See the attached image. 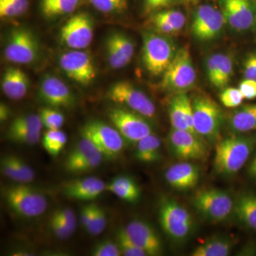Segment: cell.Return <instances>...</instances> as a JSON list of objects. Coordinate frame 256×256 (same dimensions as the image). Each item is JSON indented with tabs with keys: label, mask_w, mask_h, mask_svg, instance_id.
<instances>
[{
	"label": "cell",
	"mask_w": 256,
	"mask_h": 256,
	"mask_svg": "<svg viewBox=\"0 0 256 256\" xmlns=\"http://www.w3.org/2000/svg\"><path fill=\"white\" fill-rule=\"evenodd\" d=\"M256 144V138L233 136L224 138L216 144L214 168L220 174H236L248 160Z\"/></svg>",
	"instance_id": "1"
},
{
	"label": "cell",
	"mask_w": 256,
	"mask_h": 256,
	"mask_svg": "<svg viewBox=\"0 0 256 256\" xmlns=\"http://www.w3.org/2000/svg\"><path fill=\"white\" fill-rule=\"evenodd\" d=\"M176 52L173 42L161 34L146 32L143 34L142 62L153 76L164 73Z\"/></svg>",
	"instance_id": "2"
},
{
	"label": "cell",
	"mask_w": 256,
	"mask_h": 256,
	"mask_svg": "<svg viewBox=\"0 0 256 256\" xmlns=\"http://www.w3.org/2000/svg\"><path fill=\"white\" fill-rule=\"evenodd\" d=\"M4 198L10 210L24 218L40 216L48 206L44 195L26 184L8 186L4 190Z\"/></svg>",
	"instance_id": "3"
},
{
	"label": "cell",
	"mask_w": 256,
	"mask_h": 256,
	"mask_svg": "<svg viewBox=\"0 0 256 256\" xmlns=\"http://www.w3.org/2000/svg\"><path fill=\"white\" fill-rule=\"evenodd\" d=\"M192 102L195 131L198 136L208 140H216L223 121L220 106L205 94L195 96Z\"/></svg>",
	"instance_id": "4"
},
{
	"label": "cell",
	"mask_w": 256,
	"mask_h": 256,
	"mask_svg": "<svg viewBox=\"0 0 256 256\" xmlns=\"http://www.w3.org/2000/svg\"><path fill=\"white\" fill-rule=\"evenodd\" d=\"M196 80V73L188 47L176 52L174 58L163 74L162 87L168 90L182 92L192 88Z\"/></svg>",
	"instance_id": "5"
},
{
	"label": "cell",
	"mask_w": 256,
	"mask_h": 256,
	"mask_svg": "<svg viewBox=\"0 0 256 256\" xmlns=\"http://www.w3.org/2000/svg\"><path fill=\"white\" fill-rule=\"evenodd\" d=\"M159 218L163 230L173 240H184L193 228L194 220L191 214L182 205L171 198L162 202Z\"/></svg>",
	"instance_id": "6"
},
{
	"label": "cell",
	"mask_w": 256,
	"mask_h": 256,
	"mask_svg": "<svg viewBox=\"0 0 256 256\" xmlns=\"http://www.w3.org/2000/svg\"><path fill=\"white\" fill-rule=\"evenodd\" d=\"M82 138L88 140L108 159H114L124 150V139L116 128L101 121L92 120L84 124Z\"/></svg>",
	"instance_id": "7"
},
{
	"label": "cell",
	"mask_w": 256,
	"mask_h": 256,
	"mask_svg": "<svg viewBox=\"0 0 256 256\" xmlns=\"http://www.w3.org/2000/svg\"><path fill=\"white\" fill-rule=\"evenodd\" d=\"M192 204L204 218L212 222H220L233 212L234 202L223 190L206 188L195 194Z\"/></svg>",
	"instance_id": "8"
},
{
	"label": "cell",
	"mask_w": 256,
	"mask_h": 256,
	"mask_svg": "<svg viewBox=\"0 0 256 256\" xmlns=\"http://www.w3.org/2000/svg\"><path fill=\"white\" fill-rule=\"evenodd\" d=\"M107 96L112 102L124 106L143 117L152 118L156 116V108L152 100L130 82H116L109 89Z\"/></svg>",
	"instance_id": "9"
},
{
	"label": "cell",
	"mask_w": 256,
	"mask_h": 256,
	"mask_svg": "<svg viewBox=\"0 0 256 256\" xmlns=\"http://www.w3.org/2000/svg\"><path fill=\"white\" fill-rule=\"evenodd\" d=\"M4 56L9 62L28 64L36 60L40 46L34 35L24 28H14L10 32L4 47Z\"/></svg>",
	"instance_id": "10"
},
{
	"label": "cell",
	"mask_w": 256,
	"mask_h": 256,
	"mask_svg": "<svg viewBox=\"0 0 256 256\" xmlns=\"http://www.w3.org/2000/svg\"><path fill=\"white\" fill-rule=\"evenodd\" d=\"M108 118L114 127L128 142L137 143L152 133V129L143 116L126 108H112Z\"/></svg>",
	"instance_id": "11"
},
{
	"label": "cell",
	"mask_w": 256,
	"mask_h": 256,
	"mask_svg": "<svg viewBox=\"0 0 256 256\" xmlns=\"http://www.w3.org/2000/svg\"><path fill=\"white\" fill-rule=\"evenodd\" d=\"M170 149L180 161H203L208 156V148L201 136L184 130H171Z\"/></svg>",
	"instance_id": "12"
},
{
	"label": "cell",
	"mask_w": 256,
	"mask_h": 256,
	"mask_svg": "<svg viewBox=\"0 0 256 256\" xmlns=\"http://www.w3.org/2000/svg\"><path fill=\"white\" fill-rule=\"evenodd\" d=\"M94 23L86 13L69 18L60 30V41L69 48L82 50L90 46L94 38Z\"/></svg>",
	"instance_id": "13"
},
{
	"label": "cell",
	"mask_w": 256,
	"mask_h": 256,
	"mask_svg": "<svg viewBox=\"0 0 256 256\" xmlns=\"http://www.w3.org/2000/svg\"><path fill=\"white\" fill-rule=\"evenodd\" d=\"M225 23L222 12L210 4L201 5L194 14L192 33L198 41H210L220 34Z\"/></svg>",
	"instance_id": "14"
},
{
	"label": "cell",
	"mask_w": 256,
	"mask_h": 256,
	"mask_svg": "<svg viewBox=\"0 0 256 256\" xmlns=\"http://www.w3.org/2000/svg\"><path fill=\"white\" fill-rule=\"evenodd\" d=\"M60 66L69 78L77 84L88 86L96 77L92 56L82 50H72L60 56Z\"/></svg>",
	"instance_id": "15"
},
{
	"label": "cell",
	"mask_w": 256,
	"mask_h": 256,
	"mask_svg": "<svg viewBox=\"0 0 256 256\" xmlns=\"http://www.w3.org/2000/svg\"><path fill=\"white\" fill-rule=\"evenodd\" d=\"M102 153L88 140L82 138L69 152L64 163L65 169L74 174L92 171L102 162Z\"/></svg>",
	"instance_id": "16"
},
{
	"label": "cell",
	"mask_w": 256,
	"mask_h": 256,
	"mask_svg": "<svg viewBox=\"0 0 256 256\" xmlns=\"http://www.w3.org/2000/svg\"><path fill=\"white\" fill-rule=\"evenodd\" d=\"M226 22L236 32H244L256 22V8L252 0H220Z\"/></svg>",
	"instance_id": "17"
},
{
	"label": "cell",
	"mask_w": 256,
	"mask_h": 256,
	"mask_svg": "<svg viewBox=\"0 0 256 256\" xmlns=\"http://www.w3.org/2000/svg\"><path fill=\"white\" fill-rule=\"evenodd\" d=\"M130 238L146 256H161L163 252L162 244L156 230L149 224L142 220H134L124 227Z\"/></svg>",
	"instance_id": "18"
},
{
	"label": "cell",
	"mask_w": 256,
	"mask_h": 256,
	"mask_svg": "<svg viewBox=\"0 0 256 256\" xmlns=\"http://www.w3.org/2000/svg\"><path fill=\"white\" fill-rule=\"evenodd\" d=\"M40 96L44 102L53 108H69L74 104V96L68 86L57 77L47 75L40 88Z\"/></svg>",
	"instance_id": "19"
},
{
	"label": "cell",
	"mask_w": 256,
	"mask_h": 256,
	"mask_svg": "<svg viewBox=\"0 0 256 256\" xmlns=\"http://www.w3.org/2000/svg\"><path fill=\"white\" fill-rule=\"evenodd\" d=\"M164 176L170 186L178 191H186L196 186L200 180V172L196 165L182 161L170 166Z\"/></svg>",
	"instance_id": "20"
},
{
	"label": "cell",
	"mask_w": 256,
	"mask_h": 256,
	"mask_svg": "<svg viewBox=\"0 0 256 256\" xmlns=\"http://www.w3.org/2000/svg\"><path fill=\"white\" fill-rule=\"evenodd\" d=\"M106 190V184L95 176L78 178L64 185V194L70 198L80 201H92Z\"/></svg>",
	"instance_id": "21"
},
{
	"label": "cell",
	"mask_w": 256,
	"mask_h": 256,
	"mask_svg": "<svg viewBox=\"0 0 256 256\" xmlns=\"http://www.w3.org/2000/svg\"><path fill=\"white\" fill-rule=\"evenodd\" d=\"M30 80L22 70L11 67L5 70L2 88L5 95L13 100H20L28 94Z\"/></svg>",
	"instance_id": "22"
},
{
	"label": "cell",
	"mask_w": 256,
	"mask_h": 256,
	"mask_svg": "<svg viewBox=\"0 0 256 256\" xmlns=\"http://www.w3.org/2000/svg\"><path fill=\"white\" fill-rule=\"evenodd\" d=\"M2 174L16 183L32 182L35 178L33 169L20 156H6L1 160Z\"/></svg>",
	"instance_id": "23"
},
{
	"label": "cell",
	"mask_w": 256,
	"mask_h": 256,
	"mask_svg": "<svg viewBox=\"0 0 256 256\" xmlns=\"http://www.w3.org/2000/svg\"><path fill=\"white\" fill-rule=\"evenodd\" d=\"M229 126L236 132H252L256 130V104L239 106L230 114Z\"/></svg>",
	"instance_id": "24"
},
{
	"label": "cell",
	"mask_w": 256,
	"mask_h": 256,
	"mask_svg": "<svg viewBox=\"0 0 256 256\" xmlns=\"http://www.w3.org/2000/svg\"><path fill=\"white\" fill-rule=\"evenodd\" d=\"M106 191L130 203L137 202L141 193L138 184L132 178L124 176H118L106 184Z\"/></svg>",
	"instance_id": "25"
},
{
	"label": "cell",
	"mask_w": 256,
	"mask_h": 256,
	"mask_svg": "<svg viewBox=\"0 0 256 256\" xmlns=\"http://www.w3.org/2000/svg\"><path fill=\"white\" fill-rule=\"evenodd\" d=\"M161 158V141L156 134H152L137 142L136 158L140 162L152 164Z\"/></svg>",
	"instance_id": "26"
},
{
	"label": "cell",
	"mask_w": 256,
	"mask_h": 256,
	"mask_svg": "<svg viewBox=\"0 0 256 256\" xmlns=\"http://www.w3.org/2000/svg\"><path fill=\"white\" fill-rule=\"evenodd\" d=\"M234 212L237 218L249 228L256 230V196L245 194L234 203Z\"/></svg>",
	"instance_id": "27"
},
{
	"label": "cell",
	"mask_w": 256,
	"mask_h": 256,
	"mask_svg": "<svg viewBox=\"0 0 256 256\" xmlns=\"http://www.w3.org/2000/svg\"><path fill=\"white\" fill-rule=\"evenodd\" d=\"M233 248V242L226 237L208 239L192 252V256H227Z\"/></svg>",
	"instance_id": "28"
},
{
	"label": "cell",
	"mask_w": 256,
	"mask_h": 256,
	"mask_svg": "<svg viewBox=\"0 0 256 256\" xmlns=\"http://www.w3.org/2000/svg\"><path fill=\"white\" fill-rule=\"evenodd\" d=\"M188 98L184 92H178L170 100L169 116L174 129L190 131L186 120V104Z\"/></svg>",
	"instance_id": "29"
},
{
	"label": "cell",
	"mask_w": 256,
	"mask_h": 256,
	"mask_svg": "<svg viewBox=\"0 0 256 256\" xmlns=\"http://www.w3.org/2000/svg\"><path fill=\"white\" fill-rule=\"evenodd\" d=\"M79 0H42V12L47 18L69 14L76 9Z\"/></svg>",
	"instance_id": "30"
},
{
	"label": "cell",
	"mask_w": 256,
	"mask_h": 256,
	"mask_svg": "<svg viewBox=\"0 0 256 256\" xmlns=\"http://www.w3.org/2000/svg\"><path fill=\"white\" fill-rule=\"evenodd\" d=\"M67 142V136L60 129L47 130L44 134L42 144L50 156H56Z\"/></svg>",
	"instance_id": "31"
},
{
	"label": "cell",
	"mask_w": 256,
	"mask_h": 256,
	"mask_svg": "<svg viewBox=\"0 0 256 256\" xmlns=\"http://www.w3.org/2000/svg\"><path fill=\"white\" fill-rule=\"evenodd\" d=\"M107 40L116 47L122 56L130 62L134 54V45L129 36L121 32H114L108 37Z\"/></svg>",
	"instance_id": "32"
},
{
	"label": "cell",
	"mask_w": 256,
	"mask_h": 256,
	"mask_svg": "<svg viewBox=\"0 0 256 256\" xmlns=\"http://www.w3.org/2000/svg\"><path fill=\"white\" fill-rule=\"evenodd\" d=\"M6 137L10 141L21 144L34 146L40 142L41 132L23 129L8 128Z\"/></svg>",
	"instance_id": "33"
},
{
	"label": "cell",
	"mask_w": 256,
	"mask_h": 256,
	"mask_svg": "<svg viewBox=\"0 0 256 256\" xmlns=\"http://www.w3.org/2000/svg\"><path fill=\"white\" fill-rule=\"evenodd\" d=\"M234 73V62L232 56L224 54L220 62V70L217 74L214 86L216 88H224L230 82Z\"/></svg>",
	"instance_id": "34"
},
{
	"label": "cell",
	"mask_w": 256,
	"mask_h": 256,
	"mask_svg": "<svg viewBox=\"0 0 256 256\" xmlns=\"http://www.w3.org/2000/svg\"><path fill=\"white\" fill-rule=\"evenodd\" d=\"M43 124L40 114H24L16 118L10 124L11 129H23L41 132Z\"/></svg>",
	"instance_id": "35"
},
{
	"label": "cell",
	"mask_w": 256,
	"mask_h": 256,
	"mask_svg": "<svg viewBox=\"0 0 256 256\" xmlns=\"http://www.w3.org/2000/svg\"><path fill=\"white\" fill-rule=\"evenodd\" d=\"M28 0H0L1 18H13L22 15L28 9Z\"/></svg>",
	"instance_id": "36"
},
{
	"label": "cell",
	"mask_w": 256,
	"mask_h": 256,
	"mask_svg": "<svg viewBox=\"0 0 256 256\" xmlns=\"http://www.w3.org/2000/svg\"><path fill=\"white\" fill-rule=\"evenodd\" d=\"M118 245L122 255L126 256H146L140 248L131 240L124 228L120 229L117 234Z\"/></svg>",
	"instance_id": "37"
},
{
	"label": "cell",
	"mask_w": 256,
	"mask_h": 256,
	"mask_svg": "<svg viewBox=\"0 0 256 256\" xmlns=\"http://www.w3.org/2000/svg\"><path fill=\"white\" fill-rule=\"evenodd\" d=\"M42 124L47 130L60 129L63 126L65 118L60 111L50 108H44L40 110Z\"/></svg>",
	"instance_id": "38"
},
{
	"label": "cell",
	"mask_w": 256,
	"mask_h": 256,
	"mask_svg": "<svg viewBox=\"0 0 256 256\" xmlns=\"http://www.w3.org/2000/svg\"><path fill=\"white\" fill-rule=\"evenodd\" d=\"M153 16L169 24L176 32L181 31L186 23V18L184 14L178 10H161Z\"/></svg>",
	"instance_id": "39"
},
{
	"label": "cell",
	"mask_w": 256,
	"mask_h": 256,
	"mask_svg": "<svg viewBox=\"0 0 256 256\" xmlns=\"http://www.w3.org/2000/svg\"><path fill=\"white\" fill-rule=\"evenodd\" d=\"M99 12L102 13L122 12L128 8V0H88Z\"/></svg>",
	"instance_id": "40"
},
{
	"label": "cell",
	"mask_w": 256,
	"mask_h": 256,
	"mask_svg": "<svg viewBox=\"0 0 256 256\" xmlns=\"http://www.w3.org/2000/svg\"><path fill=\"white\" fill-rule=\"evenodd\" d=\"M220 100L225 107L236 108L242 105L244 98L238 88H227L220 94Z\"/></svg>",
	"instance_id": "41"
},
{
	"label": "cell",
	"mask_w": 256,
	"mask_h": 256,
	"mask_svg": "<svg viewBox=\"0 0 256 256\" xmlns=\"http://www.w3.org/2000/svg\"><path fill=\"white\" fill-rule=\"evenodd\" d=\"M107 225V218L105 212L100 206L96 204L95 213L90 226L87 232L92 236H98L104 232Z\"/></svg>",
	"instance_id": "42"
},
{
	"label": "cell",
	"mask_w": 256,
	"mask_h": 256,
	"mask_svg": "<svg viewBox=\"0 0 256 256\" xmlns=\"http://www.w3.org/2000/svg\"><path fill=\"white\" fill-rule=\"evenodd\" d=\"M106 56L109 65L114 69L124 68L130 63L124 57L118 52L116 47L108 40H106Z\"/></svg>",
	"instance_id": "43"
},
{
	"label": "cell",
	"mask_w": 256,
	"mask_h": 256,
	"mask_svg": "<svg viewBox=\"0 0 256 256\" xmlns=\"http://www.w3.org/2000/svg\"><path fill=\"white\" fill-rule=\"evenodd\" d=\"M118 244L111 240H104L98 244L94 247L92 256H122Z\"/></svg>",
	"instance_id": "44"
},
{
	"label": "cell",
	"mask_w": 256,
	"mask_h": 256,
	"mask_svg": "<svg viewBox=\"0 0 256 256\" xmlns=\"http://www.w3.org/2000/svg\"><path fill=\"white\" fill-rule=\"evenodd\" d=\"M223 56L224 54L222 53L214 54L207 58L206 62V76L212 85H213L216 78Z\"/></svg>",
	"instance_id": "45"
},
{
	"label": "cell",
	"mask_w": 256,
	"mask_h": 256,
	"mask_svg": "<svg viewBox=\"0 0 256 256\" xmlns=\"http://www.w3.org/2000/svg\"><path fill=\"white\" fill-rule=\"evenodd\" d=\"M50 228L57 238L65 240L74 234V230L69 228L66 224L52 216L50 220Z\"/></svg>",
	"instance_id": "46"
},
{
	"label": "cell",
	"mask_w": 256,
	"mask_h": 256,
	"mask_svg": "<svg viewBox=\"0 0 256 256\" xmlns=\"http://www.w3.org/2000/svg\"><path fill=\"white\" fill-rule=\"evenodd\" d=\"M52 216L55 218H58V220H62L64 224H66L72 230L75 232L76 228V217L73 210L68 208H60V210H55Z\"/></svg>",
	"instance_id": "47"
},
{
	"label": "cell",
	"mask_w": 256,
	"mask_h": 256,
	"mask_svg": "<svg viewBox=\"0 0 256 256\" xmlns=\"http://www.w3.org/2000/svg\"><path fill=\"white\" fill-rule=\"evenodd\" d=\"M244 78L256 80V52L248 54L242 63Z\"/></svg>",
	"instance_id": "48"
},
{
	"label": "cell",
	"mask_w": 256,
	"mask_h": 256,
	"mask_svg": "<svg viewBox=\"0 0 256 256\" xmlns=\"http://www.w3.org/2000/svg\"><path fill=\"white\" fill-rule=\"evenodd\" d=\"M238 89L244 99L254 100L256 98V80L245 78L239 84Z\"/></svg>",
	"instance_id": "49"
},
{
	"label": "cell",
	"mask_w": 256,
	"mask_h": 256,
	"mask_svg": "<svg viewBox=\"0 0 256 256\" xmlns=\"http://www.w3.org/2000/svg\"><path fill=\"white\" fill-rule=\"evenodd\" d=\"M96 204L86 205L82 208L80 213V220L82 225L84 228L87 230L88 227L92 224V218H94V213H95Z\"/></svg>",
	"instance_id": "50"
},
{
	"label": "cell",
	"mask_w": 256,
	"mask_h": 256,
	"mask_svg": "<svg viewBox=\"0 0 256 256\" xmlns=\"http://www.w3.org/2000/svg\"><path fill=\"white\" fill-rule=\"evenodd\" d=\"M146 12L161 11L171 4L172 0H144Z\"/></svg>",
	"instance_id": "51"
},
{
	"label": "cell",
	"mask_w": 256,
	"mask_h": 256,
	"mask_svg": "<svg viewBox=\"0 0 256 256\" xmlns=\"http://www.w3.org/2000/svg\"><path fill=\"white\" fill-rule=\"evenodd\" d=\"M9 116V109L4 104H2L0 108V118L2 121H4Z\"/></svg>",
	"instance_id": "52"
},
{
	"label": "cell",
	"mask_w": 256,
	"mask_h": 256,
	"mask_svg": "<svg viewBox=\"0 0 256 256\" xmlns=\"http://www.w3.org/2000/svg\"><path fill=\"white\" fill-rule=\"evenodd\" d=\"M249 172L250 175L256 180V160H252L250 163V168H249Z\"/></svg>",
	"instance_id": "53"
},
{
	"label": "cell",
	"mask_w": 256,
	"mask_h": 256,
	"mask_svg": "<svg viewBox=\"0 0 256 256\" xmlns=\"http://www.w3.org/2000/svg\"><path fill=\"white\" fill-rule=\"evenodd\" d=\"M184 1L188 3H195L197 2L198 1V0H184Z\"/></svg>",
	"instance_id": "54"
},
{
	"label": "cell",
	"mask_w": 256,
	"mask_h": 256,
	"mask_svg": "<svg viewBox=\"0 0 256 256\" xmlns=\"http://www.w3.org/2000/svg\"><path fill=\"white\" fill-rule=\"evenodd\" d=\"M254 160H256V156L255 158H254Z\"/></svg>",
	"instance_id": "55"
},
{
	"label": "cell",
	"mask_w": 256,
	"mask_h": 256,
	"mask_svg": "<svg viewBox=\"0 0 256 256\" xmlns=\"http://www.w3.org/2000/svg\"></svg>",
	"instance_id": "56"
}]
</instances>
